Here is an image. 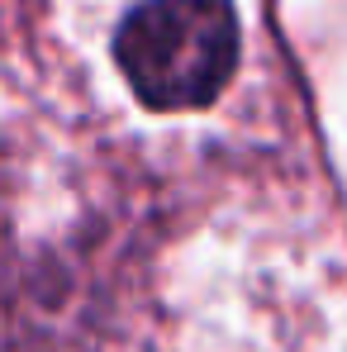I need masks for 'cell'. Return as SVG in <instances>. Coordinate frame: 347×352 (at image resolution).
Masks as SVG:
<instances>
[{
	"label": "cell",
	"mask_w": 347,
	"mask_h": 352,
	"mask_svg": "<svg viewBox=\"0 0 347 352\" xmlns=\"http://www.w3.org/2000/svg\"><path fill=\"white\" fill-rule=\"evenodd\" d=\"M233 0H143L115 29V62L148 110H205L238 67Z\"/></svg>",
	"instance_id": "6da1fadb"
}]
</instances>
